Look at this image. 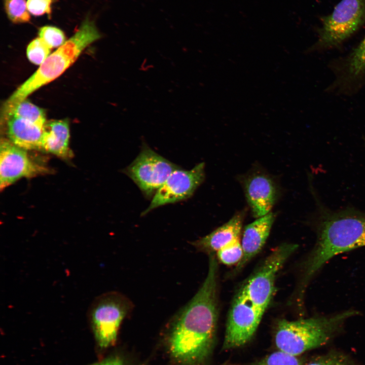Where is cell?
<instances>
[{"label":"cell","mask_w":365,"mask_h":365,"mask_svg":"<svg viewBox=\"0 0 365 365\" xmlns=\"http://www.w3.org/2000/svg\"><path fill=\"white\" fill-rule=\"evenodd\" d=\"M217 263L209 254L207 276L190 302L173 318L168 336L171 357L182 365H200L211 353L217 320Z\"/></svg>","instance_id":"obj_1"},{"label":"cell","mask_w":365,"mask_h":365,"mask_svg":"<svg viewBox=\"0 0 365 365\" xmlns=\"http://www.w3.org/2000/svg\"><path fill=\"white\" fill-rule=\"evenodd\" d=\"M365 246V214L344 210L329 214L321 222L316 244L305 263L303 290L328 260L342 252Z\"/></svg>","instance_id":"obj_2"},{"label":"cell","mask_w":365,"mask_h":365,"mask_svg":"<svg viewBox=\"0 0 365 365\" xmlns=\"http://www.w3.org/2000/svg\"><path fill=\"white\" fill-rule=\"evenodd\" d=\"M101 37L94 21L86 18L77 31L50 54L38 70L10 96L4 109L26 99L40 88L57 78L77 60L87 47Z\"/></svg>","instance_id":"obj_3"},{"label":"cell","mask_w":365,"mask_h":365,"mask_svg":"<svg viewBox=\"0 0 365 365\" xmlns=\"http://www.w3.org/2000/svg\"><path fill=\"white\" fill-rule=\"evenodd\" d=\"M356 314L347 310L331 316L281 320L276 327L275 345L279 350L298 356L326 344L345 321Z\"/></svg>","instance_id":"obj_4"},{"label":"cell","mask_w":365,"mask_h":365,"mask_svg":"<svg viewBox=\"0 0 365 365\" xmlns=\"http://www.w3.org/2000/svg\"><path fill=\"white\" fill-rule=\"evenodd\" d=\"M132 308L131 301L117 291L104 293L94 300L88 317L99 348L106 349L115 344L120 326Z\"/></svg>","instance_id":"obj_5"},{"label":"cell","mask_w":365,"mask_h":365,"mask_svg":"<svg viewBox=\"0 0 365 365\" xmlns=\"http://www.w3.org/2000/svg\"><path fill=\"white\" fill-rule=\"evenodd\" d=\"M365 21V0H341L321 19L316 42L311 51L336 48L353 35Z\"/></svg>","instance_id":"obj_6"},{"label":"cell","mask_w":365,"mask_h":365,"mask_svg":"<svg viewBox=\"0 0 365 365\" xmlns=\"http://www.w3.org/2000/svg\"><path fill=\"white\" fill-rule=\"evenodd\" d=\"M297 248V244L292 243H283L276 247L240 289L263 313L273 296L278 272Z\"/></svg>","instance_id":"obj_7"},{"label":"cell","mask_w":365,"mask_h":365,"mask_svg":"<svg viewBox=\"0 0 365 365\" xmlns=\"http://www.w3.org/2000/svg\"><path fill=\"white\" fill-rule=\"evenodd\" d=\"M180 166L143 143L138 155L123 170L147 198L154 196L169 175Z\"/></svg>","instance_id":"obj_8"},{"label":"cell","mask_w":365,"mask_h":365,"mask_svg":"<svg viewBox=\"0 0 365 365\" xmlns=\"http://www.w3.org/2000/svg\"><path fill=\"white\" fill-rule=\"evenodd\" d=\"M263 314L240 289L229 313L223 349H234L247 343L256 332Z\"/></svg>","instance_id":"obj_9"},{"label":"cell","mask_w":365,"mask_h":365,"mask_svg":"<svg viewBox=\"0 0 365 365\" xmlns=\"http://www.w3.org/2000/svg\"><path fill=\"white\" fill-rule=\"evenodd\" d=\"M205 179V164L201 162L192 169L174 170L157 191L148 207L141 213L146 215L161 206L175 203L190 198Z\"/></svg>","instance_id":"obj_10"},{"label":"cell","mask_w":365,"mask_h":365,"mask_svg":"<svg viewBox=\"0 0 365 365\" xmlns=\"http://www.w3.org/2000/svg\"><path fill=\"white\" fill-rule=\"evenodd\" d=\"M27 150L10 140L2 138L0 144V188L3 191L22 178H31L49 172L35 161Z\"/></svg>","instance_id":"obj_11"},{"label":"cell","mask_w":365,"mask_h":365,"mask_svg":"<svg viewBox=\"0 0 365 365\" xmlns=\"http://www.w3.org/2000/svg\"><path fill=\"white\" fill-rule=\"evenodd\" d=\"M333 64L335 79L330 89L347 95L359 90L365 81V36L349 54Z\"/></svg>","instance_id":"obj_12"},{"label":"cell","mask_w":365,"mask_h":365,"mask_svg":"<svg viewBox=\"0 0 365 365\" xmlns=\"http://www.w3.org/2000/svg\"><path fill=\"white\" fill-rule=\"evenodd\" d=\"M244 190L253 215L257 218L270 212L277 196L274 181L267 174L257 173L244 181Z\"/></svg>","instance_id":"obj_13"},{"label":"cell","mask_w":365,"mask_h":365,"mask_svg":"<svg viewBox=\"0 0 365 365\" xmlns=\"http://www.w3.org/2000/svg\"><path fill=\"white\" fill-rule=\"evenodd\" d=\"M275 218V214L270 212L245 227L241 242L243 257L237 264V271L241 269L262 248Z\"/></svg>","instance_id":"obj_14"},{"label":"cell","mask_w":365,"mask_h":365,"mask_svg":"<svg viewBox=\"0 0 365 365\" xmlns=\"http://www.w3.org/2000/svg\"><path fill=\"white\" fill-rule=\"evenodd\" d=\"M244 212H239L228 222L192 244L200 251L212 254L234 239L238 238L241 230Z\"/></svg>","instance_id":"obj_15"},{"label":"cell","mask_w":365,"mask_h":365,"mask_svg":"<svg viewBox=\"0 0 365 365\" xmlns=\"http://www.w3.org/2000/svg\"><path fill=\"white\" fill-rule=\"evenodd\" d=\"M7 132L9 140L16 145L26 150H42L44 129L25 121L8 117Z\"/></svg>","instance_id":"obj_16"},{"label":"cell","mask_w":365,"mask_h":365,"mask_svg":"<svg viewBox=\"0 0 365 365\" xmlns=\"http://www.w3.org/2000/svg\"><path fill=\"white\" fill-rule=\"evenodd\" d=\"M69 128L66 120H52L46 124L42 141V150L61 158L72 156L69 147Z\"/></svg>","instance_id":"obj_17"},{"label":"cell","mask_w":365,"mask_h":365,"mask_svg":"<svg viewBox=\"0 0 365 365\" xmlns=\"http://www.w3.org/2000/svg\"><path fill=\"white\" fill-rule=\"evenodd\" d=\"M7 117L13 116L31 122L44 129L46 124L45 111L25 99L4 110Z\"/></svg>","instance_id":"obj_18"},{"label":"cell","mask_w":365,"mask_h":365,"mask_svg":"<svg viewBox=\"0 0 365 365\" xmlns=\"http://www.w3.org/2000/svg\"><path fill=\"white\" fill-rule=\"evenodd\" d=\"M5 9L9 19L14 23H26L30 16L25 0H4Z\"/></svg>","instance_id":"obj_19"},{"label":"cell","mask_w":365,"mask_h":365,"mask_svg":"<svg viewBox=\"0 0 365 365\" xmlns=\"http://www.w3.org/2000/svg\"><path fill=\"white\" fill-rule=\"evenodd\" d=\"M218 259L227 265L238 264L243 257V249L238 238L232 241L217 251Z\"/></svg>","instance_id":"obj_20"},{"label":"cell","mask_w":365,"mask_h":365,"mask_svg":"<svg viewBox=\"0 0 365 365\" xmlns=\"http://www.w3.org/2000/svg\"><path fill=\"white\" fill-rule=\"evenodd\" d=\"M51 49L41 39L36 38L27 47V57L32 63L41 65L50 55Z\"/></svg>","instance_id":"obj_21"},{"label":"cell","mask_w":365,"mask_h":365,"mask_svg":"<svg viewBox=\"0 0 365 365\" xmlns=\"http://www.w3.org/2000/svg\"><path fill=\"white\" fill-rule=\"evenodd\" d=\"M253 365H304L297 356L279 350L266 356Z\"/></svg>","instance_id":"obj_22"},{"label":"cell","mask_w":365,"mask_h":365,"mask_svg":"<svg viewBox=\"0 0 365 365\" xmlns=\"http://www.w3.org/2000/svg\"><path fill=\"white\" fill-rule=\"evenodd\" d=\"M39 36L51 49L60 47L66 42L63 32L54 26L41 27L39 31Z\"/></svg>","instance_id":"obj_23"},{"label":"cell","mask_w":365,"mask_h":365,"mask_svg":"<svg viewBox=\"0 0 365 365\" xmlns=\"http://www.w3.org/2000/svg\"><path fill=\"white\" fill-rule=\"evenodd\" d=\"M307 365H353L346 357L330 353L317 357Z\"/></svg>","instance_id":"obj_24"},{"label":"cell","mask_w":365,"mask_h":365,"mask_svg":"<svg viewBox=\"0 0 365 365\" xmlns=\"http://www.w3.org/2000/svg\"><path fill=\"white\" fill-rule=\"evenodd\" d=\"M52 0H27V7L29 13L34 16L50 14Z\"/></svg>","instance_id":"obj_25"},{"label":"cell","mask_w":365,"mask_h":365,"mask_svg":"<svg viewBox=\"0 0 365 365\" xmlns=\"http://www.w3.org/2000/svg\"><path fill=\"white\" fill-rule=\"evenodd\" d=\"M90 365H123V363L119 357L112 356Z\"/></svg>","instance_id":"obj_26"}]
</instances>
